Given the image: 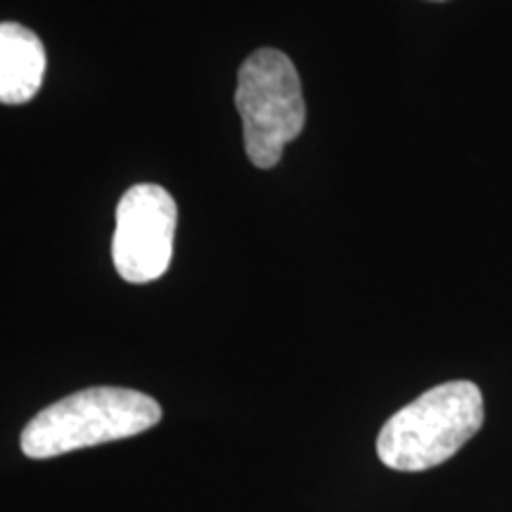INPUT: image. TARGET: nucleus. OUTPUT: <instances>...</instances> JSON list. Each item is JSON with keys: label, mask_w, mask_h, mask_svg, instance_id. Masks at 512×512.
<instances>
[{"label": "nucleus", "mask_w": 512, "mask_h": 512, "mask_svg": "<svg viewBox=\"0 0 512 512\" xmlns=\"http://www.w3.org/2000/svg\"><path fill=\"white\" fill-rule=\"evenodd\" d=\"M235 107L249 162L256 169H273L283 159L285 145L302 136L306 124L302 81L283 50H254L242 62Z\"/></svg>", "instance_id": "obj_3"}, {"label": "nucleus", "mask_w": 512, "mask_h": 512, "mask_svg": "<svg viewBox=\"0 0 512 512\" xmlns=\"http://www.w3.org/2000/svg\"><path fill=\"white\" fill-rule=\"evenodd\" d=\"M46 76V48L34 31L22 24H0V102L24 105L41 88Z\"/></svg>", "instance_id": "obj_5"}, {"label": "nucleus", "mask_w": 512, "mask_h": 512, "mask_svg": "<svg viewBox=\"0 0 512 512\" xmlns=\"http://www.w3.org/2000/svg\"><path fill=\"white\" fill-rule=\"evenodd\" d=\"M176 202L155 183H138L121 197L112 240L114 268L126 283H152L169 271L174 256Z\"/></svg>", "instance_id": "obj_4"}, {"label": "nucleus", "mask_w": 512, "mask_h": 512, "mask_svg": "<svg viewBox=\"0 0 512 512\" xmlns=\"http://www.w3.org/2000/svg\"><path fill=\"white\" fill-rule=\"evenodd\" d=\"M434 3H441V0H434Z\"/></svg>", "instance_id": "obj_6"}, {"label": "nucleus", "mask_w": 512, "mask_h": 512, "mask_svg": "<svg viewBox=\"0 0 512 512\" xmlns=\"http://www.w3.org/2000/svg\"><path fill=\"white\" fill-rule=\"evenodd\" d=\"M162 420V406L143 392L91 387L43 408L22 432L24 456L57 458L79 448L136 437Z\"/></svg>", "instance_id": "obj_2"}, {"label": "nucleus", "mask_w": 512, "mask_h": 512, "mask_svg": "<svg viewBox=\"0 0 512 512\" xmlns=\"http://www.w3.org/2000/svg\"><path fill=\"white\" fill-rule=\"evenodd\" d=\"M484 425V399L475 382L456 380L427 389L384 422L377 456L399 472L446 463Z\"/></svg>", "instance_id": "obj_1"}]
</instances>
